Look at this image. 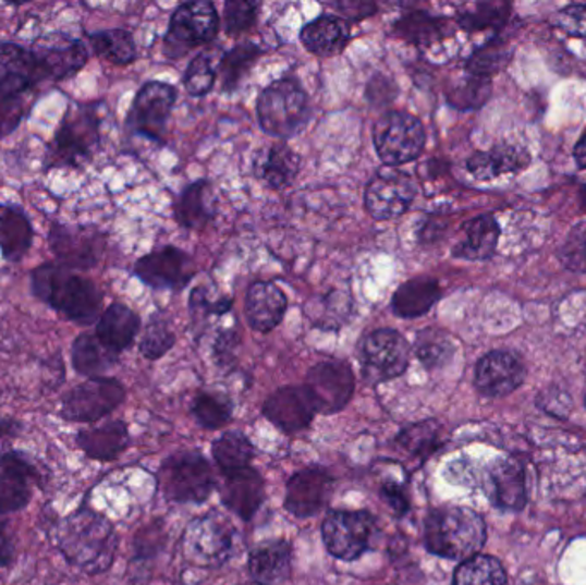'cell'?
<instances>
[{"instance_id":"57","label":"cell","mask_w":586,"mask_h":585,"mask_svg":"<svg viewBox=\"0 0 586 585\" xmlns=\"http://www.w3.org/2000/svg\"><path fill=\"white\" fill-rule=\"evenodd\" d=\"M382 497L388 501V504H391V509L398 515H403L408 510V501H406L405 492H403L400 486L394 485V483H386L384 488H382Z\"/></svg>"},{"instance_id":"30","label":"cell","mask_w":586,"mask_h":585,"mask_svg":"<svg viewBox=\"0 0 586 585\" xmlns=\"http://www.w3.org/2000/svg\"><path fill=\"white\" fill-rule=\"evenodd\" d=\"M486 486L490 500L501 509L520 510L525 504V474L513 459L496 462L487 474Z\"/></svg>"},{"instance_id":"56","label":"cell","mask_w":586,"mask_h":585,"mask_svg":"<svg viewBox=\"0 0 586 585\" xmlns=\"http://www.w3.org/2000/svg\"><path fill=\"white\" fill-rule=\"evenodd\" d=\"M430 423L426 424H418V426H415L412 431H405V435L402 436L403 443H405L406 449L412 450V452L418 453V452H429L430 447H432L434 443H429V441L424 440H434V436H436V432L432 431V429L429 428Z\"/></svg>"},{"instance_id":"47","label":"cell","mask_w":586,"mask_h":585,"mask_svg":"<svg viewBox=\"0 0 586 585\" xmlns=\"http://www.w3.org/2000/svg\"><path fill=\"white\" fill-rule=\"evenodd\" d=\"M492 85L487 77L468 76L448 94V101L460 110H475L489 100Z\"/></svg>"},{"instance_id":"12","label":"cell","mask_w":586,"mask_h":585,"mask_svg":"<svg viewBox=\"0 0 586 585\" xmlns=\"http://www.w3.org/2000/svg\"><path fill=\"white\" fill-rule=\"evenodd\" d=\"M32 53L44 82L59 83L76 76L89 61L85 41L62 32L49 33L33 41Z\"/></svg>"},{"instance_id":"59","label":"cell","mask_w":586,"mask_h":585,"mask_svg":"<svg viewBox=\"0 0 586 585\" xmlns=\"http://www.w3.org/2000/svg\"><path fill=\"white\" fill-rule=\"evenodd\" d=\"M333 8L338 9L343 16L354 17V20L370 16L376 11V5L361 4V2H338V4H333Z\"/></svg>"},{"instance_id":"58","label":"cell","mask_w":586,"mask_h":585,"mask_svg":"<svg viewBox=\"0 0 586 585\" xmlns=\"http://www.w3.org/2000/svg\"><path fill=\"white\" fill-rule=\"evenodd\" d=\"M14 560L13 537L9 534L8 522H0V569L11 565Z\"/></svg>"},{"instance_id":"24","label":"cell","mask_w":586,"mask_h":585,"mask_svg":"<svg viewBox=\"0 0 586 585\" xmlns=\"http://www.w3.org/2000/svg\"><path fill=\"white\" fill-rule=\"evenodd\" d=\"M286 306L289 301L280 287L271 282H254L245 297V318L253 330L268 333L281 324Z\"/></svg>"},{"instance_id":"45","label":"cell","mask_w":586,"mask_h":585,"mask_svg":"<svg viewBox=\"0 0 586 585\" xmlns=\"http://www.w3.org/2000/svg\"><path fill=\"white\" fill-rule=\"evenodd\" d=\"M510 59L511 53L508 50L506 41L495 38V40H490L489 44L484 45V47L472 53L471 59L466 62V71L471 76L490 80L492 74L499 73V71L506 68Z\"/></svg>"},{"instance_id":"52","label":"cell","mask_w":586,"mask_h":585,"mask_svg":"<svg viewBox=\"0 0 586 585\" xmlns=\"http://www.w3.org/2000/svg\"><path fill=\"white\" fill-rule=\"evenodd\" d=\"M259 4L244 0H229L225 4V29L229 35L247 32L256 23Z\"/></svg>"},{"instance_id":"6","label":"cell","mask_w":586,"mask_h":585,"mask_svg":"<svg viewBox=\"0 0 586 585\" xmlns=\"http://www.w3.org/2000/svg\"><path fill=\"white\" fill-rule=\"evenodd\" d=\"M357 355L366 380L370 383H382L406 371L410 345L405 337L393 328H381L362 337Z\"/></svg>"},{"instance_id":"8","label":"cell","mask_w":586,"mask_h":585,"mask_svg":"<svg viewBox=\"0 0 586 585\" xmlns=\"http://www.w3.org/2000/svg\"><path fill=\"white\" fill-rule=\"evenodd\" d=\"M160 486L169 500L203 503L213 489V473L205 456L182 452L161 465Z\"/></svg>"},{"instance_id":"13","label":"cell","mask_w":586,"mask_h":585,"mask_svg":"<svg viewBox=\"0 0 586 585\" xmlns=\"http://www.w3.org/2000/svg\"><path fill=\"white\" fill-rule=\"evenodd\" d=\"M235 531L227 519L218 513L191 522L184 534V554L194 565L220 566L229 560L233 549Z\"/></svg>"},{"instance_id":"46","label":"cell","mask_w":586,"mask_h":585,"mask_svg":"<svg viewBox=\"0 0 586 585\" xmlns=\"http://www.w3.org/2000/svg\"><path fill=\"white\" fill-rule=\"evenodd\" d=\"M511 5L504 2H483L468 11L459 14V23L463 29L478 32V29L499 28L510 17Z\"/></svg>"},{"instance_id":"51","label":"cell","mask_w":586,"mask_h":585,"mask_svg":"<svg viewBox=\"0 0 586 585\" xmlns=\"http://www.w3.org/2000/svg\"><path fill=\"white\" fill-rule=\"evenodd\" d=\"M561 261L567 270L586 273V223L576 227L561 247Z\"/></svg>"},{"instance_id":"16","label":"cell","mask_w":586,"mask_h":585,"mask_svg":"<svg viewBox=\"0 0 586 585\" xmlns=\"http://www.w3.org/2000/svg\"><path fill=\"white\" fill-rule=\"evenodd\" d=\"M376 533L367 512H331L322 525L326 548L340 560H357L366 553Z\"/></svg>"},{"instance_id":"14","label":"cell","mask_w":586,"mask_h":585,"mask_svg":"<svg viewBox=\"0 0 586 585\" xmlns=\"http://www.w3.org/2000/svg\"><path fill=\"white\" fill-rule=\"evenodd\" d=\"M417 196L414 179L394 167H384L366 187V208L376 220H393L408 211Z\"/></svg>"},{"instance_id":"1","label":"cell","mask_w":586,"mask_h":585,"mask_svg":"<svg viewBox=\"0 0 586 585\" xmlns=\"http://www.w3.org/2000/svg\"><path fill=\"white\" fill-rule=\"evenodd\" d=\"M32 294L69 321L89 327L97 324L103 294L97 283L74 275L59 263H44L29 277Z\"/></svg>"},{"instance_id":"26","label":"cell","mask_w":586,"mask_h":585,"mask_svg":"<svg viewBox=\"0 0 586 585\" xmlns=\"http://www.w3.org/2000/svg\"><path fill=\"white\" fill-rule=\"evenodd\" d=\"M530 162V154L522 146L499 145L492 150L472 155L466 162V169L478 181H490L501 175L518 174L528 169Z\"/></svg>"},{"instance_id":"32","label":"cell","mask_w":586,"mask_h":585,"mask_svg":"<svg viewBox=\"0 0 586 585\" xmlns=\"http://www.w3.org/2000/svg\"><path fill=\"white\" fill-rule=\"evenodd\" d=\"M80 447L89 459L109 462L121 455L129 444L127 426L122 421H109L97 428L83 429L76 436Z\"/></svg>"},{"instance_id":"50","label":"cell","mask_w":586,"mask_h":585,"mask_svg":"<svg viewBox=\"0 0 586 585\" xmlns=\"http://www.w3.org/2000/svg\"><path fill=\"white\" fill-rule=\"evenodd\" d=\"M173 343H175V336L169 325L160 319H154L146 327L145 336L141 339L139 352L145 355L146 359L157 361L173 348Z\"/></svg>"},{"instance_id":"61","label":"cell","mask_w":586,"mask_h":585,"mask_svg":"<svg viewBox=\"0 0 586 585\" xmlns=\"http://www.w3.org/2000/svg\"><path fill=\"white\" fill-rule=\"evenodd\" d=\"M14 426H21V424L16 423L14 419L0 421V436L13 435Z\"/></svg>"},{"instance_id":"21","label":"cell","mask_w":586,"mask_h":585,"mask_svg":"<svg viewBox=\"0 0 586 585\" xmlns=\"http://www.w3.org/2000/svg\"><path fill=\"white\" fill-rule=\"evenodd\" d=\"M35 465L20 452L0 455V515L20 512L32 500V480H38Z\"/></svg>"},{"instance_id":"53","label":"cell","mask_w":586,"mask_h":585,"mask_svg":"<svg viewBox=\"0 0 586 585\" xmlns=\"http://www.w3.org/2000/svg\"><path fill=\"white\" fill-rule=\"evenodd\" d=\"M26 98L0 97V137L14 133L26 118Z\"/></svg>"},{"instance_id":"34","label":"cell","mask_w":586,"mask_h":585,"mask_svg":"<svg viewBox=\"0 0 586 585\" xmlns=\"http://www.w3.org/2000/svg\"><path fill=\"white\" fill-rule=\"evenodd\" d=\"M441 300V287L430 277H417L398 287L391 301V309L398 318H420Z\"/></svg>"},{"instance_id":"49","label":"cell","mask_w":586,"mask_h":585,"mask_svg":"<svg viewBox=\"0 0 586 585\" xmlns=\"http://www.w3.org/2000/svg\"><path fill=\"white\" fill-rule=\"evenodd\" d=\"M217 73L206 53L194 57L184 74V86L191 97H205L213 88Z\"/></svg>"},{"instance_id":"5","label":"cell","mask_w":586,"mask_h":585,"mask_svg":"<svg viewBox=\"0 0 586 585\" xmlns=\"http://www.w3.org/2000/svg\"><path fill=\"white\" fill-rule=\"evenodd\" d=\"M257 119L269 136L289 139L306 125L309 100L295 80H278L263 89L257 100Z\"/></svg>"},{"instance_id":"10","label":"cell","mask_w":586,"mask_h":585,"mask_svg":"<svg viewBox=\"0 0 586 585\" xmlns=\"http://www.w3.org/2000/svg\"><path fill=\"white\" fill-rule=\"evenodd\" d=\"M125 388L115 378H88L62 399L61 417L73 423H97L124 402Z\"/></svg>"},{"instance_id":"35","label":"cell","mask_w":586,"mask_h":585,"mask_svg":"<svg viewBox=\"0 0 586 585\" xmlns=\"http://www.w3.org/2000/svg\"><path fill=\"white\" fill-rule=\"evenodd\" d=\"M290 569L292 546L286 541L263 543L251 553L249 572L257 584H280L289 578Z\"/></svg>"},{"instance_id":"37","label":"cell","mask_w":586,"mask_h":585,"mask_svg":"<svg viewBox=\"0 0 586 585\" xmlns=\"http://www.w3.org/2000/svg\"><path fill=\"white\" fill-rule=\"evenodd\" d=\"M119 361V354L105 348L95 333H81L71 348V363L74 371L88 378H100Z\"/></svg>"},{"instance_id":"33","label":"cell","mask_w":586,"mask_h":585,"mask_svg":"<svg viewBox=\"0 0 586 585\" xmlns=\"http://www.w3.org/2000/svg\"><path fill=\"white\" fill-rule=\"evenodd\" d=\"M465 237L462 243L456 244L453 255L466 261H486L492 258L498 249L499 229L498 220L490 215H480L463 227Z\"/></svg>"},{"instance_id":"7","label":"cell","mask_w":586,"mask_h":585,"mask_svg":"<svg viewBox=\"0 0 586 585\" xmlns=\"http://www.w3.org/2000/svg\"><path fill=\"white\" fill-rule=\"evenodd\" d=\"M374 146L386 167L414 162L426 146V131L414 115L388 112L374 125Z\"/></svg>"},{"instance_id":"41","label":"cell","mask_w":586,"mask_h":585,"mask_svg":"<svg viewBox=\"0 0 586 585\" xmlns=\"http://www.w3.org/2000/svg\"><path fill=\"white\" fill-rule=\"evenodd\" d=\"M415 354L427 369L442 368L454 355V343L447 331L426 328L415 337Z\"/></svg>"},{"instance_id":"60","label":"cell","mask_w":586,"mask_h":585,"mask_svg":"<svg viewBox=\"0 0 586 585\" xmlns=\"http://www.w3.org/2000/svg\"><path fill=\"white\" fill-rule=\"evenodd\" d=\"M574 160L578 163L579 169L586 170V131L574 146Z\"/></svg>"},{"instance_id":"31","label":"cell","mask_w":586,"mask_h":585,"mask_svg":"<svg viewBox=\"0 0 586 585\" xmlns=\"http://www.w3.org/2000/svg\"><path fill=\"white\" fill-rule=\"evenodd\" d=\"M301 40L316 56L334 57L349 45L350 28L342 17L325 14L302 28Z\"/></svg>"},{"instance_id":"48","label":"cell","mask_w":586,"mask_h":585,"mask_svg":"<svg viewBox=\"0 0 586 585\" xmlns=\"http://www.w3.org/2000/svg\"><path fill=\"white\" fill-rule=\"evenodd\" d=\"M194 416L205 428L218 429L229 423L232 416V405L225 397L203 393L194 400Z\"/></svg>"},{"instance_id":"4","label":"cell","mask_w":586,"mask_h":585,"mask_svg":"<svg viewBox=\"0 0 586 585\" xmlns=\"http://www.w3.org/2000/svg\"><path fill=\"white\" fill-rule=\"evenodd\" d=\"M100 145L97 103H73L65 110L56 136L45 155L44 169L80 167Z\"/></svg>"},{"instance_id":"36","label":"cell","mask_w":586,"mask_h":585,"mask_svg":"<svg viewBox=\"0 0 586 585\" xmlns=\"http://www.w3.org/2000/svg\"><path fill=\"white\" fill-rule=\"evenodd\" d=\"M211 182L197 181L179 196L173 214L185 229H203L215 217V194Z\"/></svg>"},{"instance_id":"20","label":"cell","mask_w":586,"mask_h":585,"mask_svg":"<svg viewBox=\"0 0 586 585\" xmlns=\"http://www.w3.org/2000/svg\"><path fill=\"white\" fill-rule=\"evenodd\" d=\"M523 380H525V366L513 352H489L478 361L475 369V387L487 397L510 395Z\"/></svg>"},{"instance_id":"54","label":"cell","mask_w":586,"mask_h":585,"mask_svg":"<svg viewBox=\"0 0 586 585\" xmlns=\"http://www.w3.org/2000/svg\"><path fill=\"white\" fill-rule=\"evenodd\" d=\"M230 307H232V301L220 300L215 303L203 287L194 289L193 295H191V315L197 324L203 319H208L211 315H225L227 312H230Z\"/></svg>"},{"instance_id":"62","label":"cell","mask_w":586,"mask_h":585,"mask_svg":"<svg viewBox=\"0 0 586 585\" xmlns=\"http://www.w3.org/2000/svg\"><path fill=\"white\" fill-rule=\"evenodd\" d=\"M579 199H582L583 210H586V186L583 187L582 194H579Z\"/></svg>"},{"instance_id":"3","label":"cell","mask_w":586,"mask_h":585,"mask_svg":"<svg viewBox=\"0 0 586 585\" xmlns=\"http://www.w3.org/2000/svg\"><path fill=\"white\" fill-rule=\"evenodd\" d=\"M486 524L471 509L447 507L434 510L426 522L427 548L438 557L471 560L486 543Z\"/></svg>"},{"instance_id":"9","label":"cell","mask_w":586,"mask_h":585,"mask_svg":"<svg viewBox=\"0 0 586 585\" xmlns=\"http://www.w3.org/2000/svg\"><path fill=\"white\" fill-rule=\"evenodd\" d=\"M218 28H220V17L211 2L197 0V2L181 5L170 20L169 32L163 44L167 57L178 59L199 45L209 44L217 37Z\"/></svg>"},{"instance_id":"63","label":"cell","mask_w":586,"mask_h":585,"mask_svg":"<svg viewBox=\"0 0 586 585\" xmlns=\"http://www.w3.org/2000/svg\"><path fill=\"white\" fill-rule=\"evenodd\" d=\"M244 585H263V584H257V582H254V584H244Z\"/></svg>"},{"instance_id":"38","label":"cell","mask_w":586,"mask_h":585,"mask_svg":"<svg viewBox=\"0 0 586 585\" xmlns=\"http://www.w3.org/2000/svg\"><path fill=\"white\" fill-rule=\"evenodd\" d=\"M354 312V300L346 289H331L306 306L307 316L321 330H338Z\"/></svg>"},{"instance_id":"25","label":"cell","mask_w":586,"mask_h":585,"mask_svg":"<svg viewBox=\"0 0 586 585\" xmlns=\"http://www.w3.org/2000/svg\"><path fill=\"white\" fill-rule=\"evenodd\" d=\"M35 237L32 220L17 203L0 205V255L5 261L20 263L28 255Z\"/></svg>"},{"instance_id":"2","label":"cell","mask_w":586,"mask_h":585,"mask_svg":"<svg viewBox=\"0 0 586 585\" xmlns=\"http://www.w3.org/2000/svg\"><path fill=\"white\" fill-rule=\"evenodd\" d=\"M56 541L65 561L86 573L109 570L115 558L112 522L89 509L77 510L57 525Z\"/></svg>"},{"instance_id":"43","label":"cell","mask_w":586,"mask_h":585,"mask_svg":"<svg viewBox=\"0 0 586 585\" xmlns=\"http://www.w3.org/2000/svg\"><path fill=\"white\" fill-rule=\"evenodd\" d=\"M454 585H506V572L496 558L477 554L459 566Z\"/></svg>"},{"instance_id":"27","label":"cell","mask_w":586,"mask_h":585,"mask_svg":"<svg viewBox=\"0 0 586 585\" xmlns=\"http://www.w3.org/2000/svg\"><path fill=\"white\" fill-rule=\"evenodd\" d=\"M223 503L242 519H251L265 500V483L254 468L227 473L221 488Z\"/></svg>"},{"instance_id":"18","label":"cell","mask_w":586,"mask_h":585,"mask_svg":"<svg viewBox=\"0 0 586 585\" xmlns=\"http://www.w3.org/2000/svg\"><path fill=\"white\" fill-rule=\"evenodd\" d=\"M134 275L158 291H181L194 277L193 261L184 251L167 246L137 259Z\"/></svg>"},{"instance_id":"55","label":"cell","mask_w":586,"mask_h":585,"mask_svg":"<svg viewBox=\"0 0 586 585\" xmlns=\"http://www.w3.org/2000/svg\"><path fill=\"white\" fill-rule=\"evenodd\" d=\"M556 25L570 37L586 38V4L567 5L556 14Z\"/></svg>"},{"instance_id":"28","label":"cell","mask_w":586,"mask_h":585,"mask_svg":"<svg viewBox=\"0 0 586 585\" xmlns=\"http://www.w3.org/2000/svg\"><path fill=\"white\" fill-rule=\"evenodd\" d=\"M253 169L269 190H283L297 178L301 157L285 143H274L256 155Z\"/></svg>"},{"instance_id":"29","label":"cell","mask_w":586,"mask_h":585,"mask_svg":"<svg viewBox=\"0 0 586 585\" xmlns=\"http://www.w3.org/2000/svg\"><path fill=\"white\" fill-rule=\"evenodd\" d=\"M141 330V318L137 313H134L131 307L125 304H110L95 328V336L98 337L105 348L121 354L125 349L133 345L134 339Z\"/></svg>"},{"instance_id":"17","label":"cell","mask_w":586,"mask_h":585,"mask_svg":"<svg viewBox=\"0 0 586 585\" xmlns=\"http://www.w3.org/2000/svg\"><path fill=\"white\" fill-rule=\"evenodd\" d=\"M306 388L318 412L333 414L342 411L354 395V371L343 361H325L310 369Z\"/></svg>"},{"instance_id":"15","label":"cell","mask_w":586,"mask_h":585,"mask_svg":"<svg viewBox=\"0 0 586 585\" xmlns=\"http://www.w3.org/2000/svg\"><path fill=\"white\" fill-rule=\"evenodd\" d=\"M178 100V89L161 82H148L137 92L129 112L127 125L136 134L160 142L170 113Z\"/></svg>"},{"instance_id":"44","label":"cell","mask_w":586,"mask_h":585,"mask_svg":"<svg viewBox=\"0 0 586 585\" xmlns=\"http://www.w3.org/2000/svg\"><path fill=\"white\" fill-rule=\"evenodd\" d=\"M215 461L225 473L249 467L254 456L253 444L242 432H227L213 447Z\"/></svg>"},{"instance_id":"22","label":"cell","mask_w":586,"mask_h":585,"mask_svg":"<svg viewBox=\"0 0 586 585\" xmlns=\"http://www.w3.org/2000/svg\"><path fill=\"white\" fill-rule=\"evenodd\" d=\"M318 412L306 385L280 388L266 400L265 416L286 432L307 428Z\"/></svg>"},{"instance_id":"40","label":"cell","mask_w":586,"mask_h":585,"mask_svg":"<svg viewBox=\"0 0 586 585\" xmlns=\"http://www.w3.org/2000/svg\"><path fill=\"white\" fill-rule=\"evenodd\" d=\"M447 23L441 17H434L424 11L406 14L394 25V33L403 40L417 47H429L434 41L444 37Z\"/></svg>"},{"instance_id":"42","label":"cell","mask_w":586,"mask_h":585,"mask_svg":"<svg viewBox=\"0 0 586 585\" xmlns=\"http://www.w3.org/2000/svg\"><path fill=\"white\" fill-rule=\"evenodd\" d=\"M261 57V49L254 44L237 45L235 49L225 53V57L221 59L220 73L221 83H223V92L232 94L241 85L251 69H253L254 62Z\"/></svg>"},{"instance_id":"11","label":"cell","mask_w":586,"mask_h":585,"mask_svg":"<svg viewBox=\"0 0 586 585\" xmlns=\"http://www.w3.org/2000/svg\"><path fill=\"white\" fill-rule=\"evenodd\" d=\"M49 246L61 267L88 271L100 263L105 249V234L97 227L50 223Z\"/></svg>"},{"instance_id":"39","label":"cell","mask_w":586,"mask_h":585,"mask_svg":"<svg viewBox=\"0 0 586 585\" xmlns=\"http://www.w3.org/2000/svg\"><path fill=\"white\" fill-rule=\"evenodd\" d=\"M88 40L95 56L101 57L110 64L129 65L136 61V41L127 29H100L89 33Z\"/></svg>"},{"instance_id":"19","label":"cell","mask_w":586,"mask_h":585,"mask_svg":"<svg viewBox=\"0 0 586 585\" xmlns=\"http://www.w3.org/2000/svg\"><path fill=\"white\" fill-rule=\"evenodd\" d=\"M44 83L32 50L14 41H0V97L26 98Z\"/></svg>"},{"instance_id":"23","label":"cell","mask_w":586,"mask_h":585,"mask_svg":"<svg viewBox=\"0 0 586 585\" xmlns=\"http://www.w3.org/2000/svg\"><path fill=\"white\" fill-rule=\"evenodd\" d=\"M333 479L322 468H307L290 479L286 510L297 517H313L325 507Z\"/></svg>"}]
</instances>
